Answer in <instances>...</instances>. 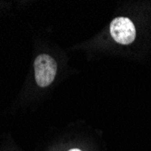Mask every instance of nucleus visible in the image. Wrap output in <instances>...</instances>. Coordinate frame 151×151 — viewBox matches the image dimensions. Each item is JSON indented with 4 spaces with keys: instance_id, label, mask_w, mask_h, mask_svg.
Returning <instances> with one entry per match:
<instances>
[{
    "instance_id": "f257e3e1",
    "label": "nucleus",
    "mask_w": 151,
    "mask_h": 151,
    "mask_svg": "<svg viewBox=\"0 0 151 151\" xmlns=\"http://www.w3.org/2000/svg\"><path fill=\"white\" fill-rule=\"evenodd\" d=\"M35 77L38 86L45 88L53 81L57 72V63L52 56L42 53L35 58L34 63Z\"/></svg>"
},
{
    "instance_id": "f03ea898",
    "label": "nucleus",
    "mask_w": 151,
    "mask_h": 151,
    "mask_svg": "<svg viewBox=\"0 0 151 151\" xmlns=\"http://www.w3.org/2000/svg\"><path fill=\"white\" fill-rule=\"evenodd\" d=\"M112 38L120 45H129L135 40L136 29L128 17H117L112 20L109 26Z\"/></svg>"
},
{
    "instance_id": "7ed1b4c3",
    "label": "nucleus",
    "mask_w": 151,
    "mask_h": 151,
    "mask_svg": "<svg viewBox=\"0 0 151 151\" xmlns=\"http://www.w3.org/2000/svg\"><path fill=\"white\" fill-rule=\"evenodd\" d=\"M68 151H81V149H79V148H72V149L68 150Z\"/></svg>"
}]
</instances>
